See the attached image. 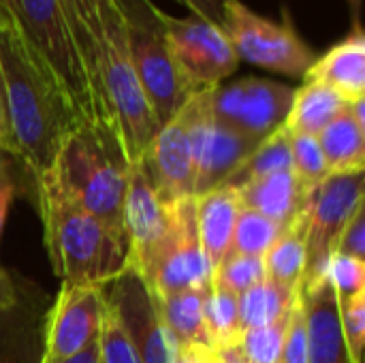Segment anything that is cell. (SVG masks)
<instances>
[{
	"label": "cell",
	"mask_w": 365,
	"mask_h": 363,
	"mask_svg": "<svg viewBox=\"0 0 365 363\" xmlns=\"http://www.w3.org/2000/svg\"><path fill=\"white\" fill-rule=\"evenodd\" d=\"M0 101L6 150L36 175L51 169L64 139L83 126L68 94L17 21L0 24Z\"/></svg>",
	"instance_id": "1"
},
{
	"label": "cell",
	"mask_w": 365,
	"mask_h": 363,
	"mask_svg": "<svg viewBox=\"0 0 365 363\" xmlns=\"http://www.w3.org/2000/svg\"><path fill=\"white\" fill-rule=\"evenodd\" d=\"M45 246L62 285L103 287L128 270V240L79 208L51 169L36 175Z\"/></svg>",
	"instance_id": "2"
},
{
	"label": "cell",
	"mask_w": 365,
	"mask_h": 363,
	"mask_svg": "<svg viewBox=\"0 0 365 363\" xmlns=\"http://www.w3.org/2000/svg\"><path fill=\"white\" fill-rule=\"evenodd\" d=\"M51 171L79 208L126 237L124 195L128 163L118 139L103 135L90 124L77 126L60 145Z\"/></svg>",
	"instance_id": "3"
},
{
	"label": "cell",
	"mask_w": 365,
	"mask_h": 363,
	"mask_svg": "<svg viewBox=\"0 0 365 363\" xmlns=\"http://www.w3.org/2000/svg\"><path fill=\"white\" fill-rule=\"evenodd\" d=\"M115 4L122 15L130 64L158 126H163L195 92L171 56L163 11L150 0H115Z\"/></svg>",
	"instance_id": "4"
},
{
	"label": "cell",
	"mask_w": 365,
	"mask_h": 363,
	"mask_svg": "<svg viewBox=\"0 0 365 363\" xmlns=\"http://www.w3.org/2000/svg\"><path fill=\"white\" fill-rule=\"evenodd\" d=\"M96 41L101 45V75L118 120L122 152L128 165H137L160 126L130 64L124 24L115 0L103 13L101 36Z\"/></svg>",
	"instance_id": "5"
},
{
	"label": "cell",
	"mask_w": 365,
	"mask_h": 363,
	"mask_svg": "<svg viewBox=\"0 0 365 363\" xmlns=\"http://www.w3.org/2000/svg\"><path fill=\"white\" fill-rule=\"evenodd\" d=\"M17 24L68 94L81 124L92 126L90 86L62 0H17Z\"/></svg>",
	"instance_id": "6"
},
{
	"label": "cell",
	"mask_w": 365,
	"mask_h": 363,
	"mask_svg": "<svg viewBox=\"0 0 365 363\" xmlns=\"http://www.w3.org/2000/svg\"><path fill=\"white\" fill-rule=\"evenodd\" d=\"M128 270L141 276L152 297L171 295L212 280V270L199 242L195 197L173 203V218L167 235L150 255Z\"/></svg>",
	"instance_id": "7"
},
{
	"label": "cell",
	"mask_w": 365,
	"mask_h": 363,
	"mask_svg": "<svg viewBox=\"0 0 365 363\" xmlns=\"http://www.w3.org/2000/svg\"><path fill=\"white\" fill-rule=\"evenodd\" d=\"M222 30L240 60L280 75L304 77L317 60L312 47L289 21L261 17L240 0H229Z\"/></svg>",
	"instance_id": "8"
},
{
	"label": "cell",
	"mask_w": 365,
	"mask_h": 363,
	"mask_svg": "<svg viewBox=\"0 0 365 363\" xmlns=\"http://www.w3.org/2000/svg\"><path fill=\"white\" fill-rule=\"evenodd\" d=\"M364 171L329 173L306 199L302 210L306 229V270L302 282L321 278L329 272V259L338 240L364 205Z\"/></svg>",
	"instance_id": "9"
},
{
	"label": "cell",
	"mask_w": 365,
	"mask_h": 363,
	"mask_svg": "<svg viewBox=\"0 0 365 363\" xmlns=\"http://www.w3.org/2000/svg\"><path fill=\"white\" fill-rule=\"evenodd\" d=\"M210 96L212 88L195 92L184 105L195 167V197L222 186L259 145V141L218 124L212 116Z\"/></svg>",
	"instance_id": "10"
},
{
	"label": "cell",
	"mask_w": 365,
	"mask_h": 363,
	"mask_svg": "<svg viewBox=\"0 0 365 363\" xmlns=\"http://www.w3.org/2000/svg\"><path fill=\"white\" fill-rule=\"evenodd\" d=\"M163 26L171 56L192 92L216 88L235 73L240 58L220 26L199 15L171 17L167 13H163Z\"/></svg>",
	"instance_id": "11"
},
{
	"label": "cell",
	"mask_w": 365,
	"mask_h": 363,
	"mask_svg": "<svg viewBox=\"0 0 365 363\" xmlns=\"http://www.w3.org/2000/svg\"><path fill=\"white\" fill-rule=\"evenodd\" d=\"M293 94L291 86L250 75L212 88L210 107L218 124L261 143L284 126Z\"/></svg>",
	"instance_id": "12"
},
{
	"label": "cell",
	"mask_w": 365,
	"mask_h": 363,
	"mask_svg": "<svg viewBox=\"0 0 365 363\" xmlns=\"http://www.w3.org/2000/svg\"><path fill=\"white\" fill-rule=\"evenodd\" d=\"M101 293L115 312L141 363H171L175 349L160 323L156 304L137 272L124 270L103 285Z\"/></svg>",
	"instance_id": "13"
},
{
	"label": "cell",
	"mask_w": 365,
	"mask_h": 363,
	"mask_svg": "<svg viewBox=\"0 0 365 363\" xmlns=\"http://www.w3.org/2000/svg\"><path fill=\"white\" fill-rule=\"evenodd\" d=\"M103 321L101 287L62 285L47 317L45 351L38 363H62L98 342Z\"/></svg>",
	"instance_id": "14"
},
{
	"label": "cell",
	"mask_w": 365,
	"mask_h": 363,
	"mask_svg": "<svg viewBox=\"0 0 365 363\" xmlns=\"http://www.w3.org/2000/svg\"><path fill=\"white\" fill-rule=\"evenodd\" d=\"M139 165L163 201L175 203L195 197V167L186 107L158 128Z\"/></svg>",
	"instance_id": "15"
},
{
	"label": "cell",
	"mask_w": 365,
	"mask_h": 363,
	"mask_svg": "<svg viewBox=\"0 0 365 363\" xmlns=\"http://www.w3.org/2000/svg\"><path fill=\"white\" fill-rule=\"evenodd\" d=\"M173 218V203H167L152 188L141 165H128L124 195V231L128 240V267L150 255L167 235Z\"/></svg>",
	"instance_id": "16"
},
{
	"label": "cell",
	"mask_w": 365,
	"mask_h": 363,
	"mask_svg": "<svg viewBox=\"0 0 365 363\" xmlns=\"http://www.w3.org/2000/svg\"><path fill=\"white\" fill-rule=\"evenodd\" d=\"M299 300L308 327V363H351L329 272L321 278L302 282Z\"/></svg>",
	"instance_id": "17"
},
{
	"label": "cell",
	"mask_w": 365,
	"mask_h": 363,
	"mask_svg": "<svg viewBox=\"0 0 365 363\" xmlns=\"http://www.w3.org/2000/svg\"><path fill=\"white\" fill-rule=\"evenodd\" d=\"M304 79L331 88L349 103L365 98L364 30L355 26V30L346 39L336 43L327 53L312 62Z\"/></svg>",
	"instance_id": "18"
},
{
	"label": "cell",
	"mask_w": 365,
	"mask_h": 363,
	"mask_svg": "<svg viewBox=\"0 0 365 363\" xmlns=\"http://www.w3.org/2000/svg\"><path fill=\"white\" fill-rule=\"evenodd\" d=\"M240 205L282 227H291L306 205V195L293 171H278L235 188Z\"/></svg>",
	"instance_id": "19"
},
{
	"label": "cell",
	"mask_w": 365,
	"mask_h": 363,
	"mask_svg": "<svg viewBox=\"0 0 365 363\" xmlns=\"http://www.w3.org/2000/svg\"><path fill=\"white\" fill-rule=\"evenodd\" d=\"M197 229L203 257L214 272L231 248L233 229L240 212V199L233 186H218L201 197H195Z\"/></svg>",
	"instance_id": "20"
},
{
	"label": "cell",
	"mask_w": 365,
	"mask_h": 363,
	"mask_svg": "<svg viewBox=\"0 0 365 363\" xmlns=\"http://www.w3.org/2000/svg\"><path fill=\"white\" fill-rule=\"evenodd\" d=\"M210 289H212V280L171 295L152 297L173 349L188 351L195 347H210L205 321H203V302Z\"/></svg>",
	"instance_id": "21"
},
{
	"label": "cell",
	"mask_w": 365,
	"mask_h": 363,
	"mask_svg": "<svg viewBox=\"0 0 365 363\" xmlns=\"http://www.w3.org/2000/svg\"><path fill=\"white\" fill-rule=\"evenodd\" d=\"M317 141L329 173L365 169V126L353 118L349 107L317 135Z\"/></svg>",
	"instance_id": "22"
},
{
	"label": "cell",
	"mask_w": 365,
	"mask_h": 363,
	"mask_svg": "<svg viewBox=\"0 0 365 363\" xmlns=\"http://www.w3.org/2000/svg\"><path fill=\"white\" fill-rule=\"evenodd\" d=\"M346 107L349 101H344L331 88L317 81H306L293 94V103L284 120V128L289 133L317 137Z\"/></svg>",
	"instance_id": "23"
},
{
	"label": "cell",
	"mask_w": 365,
	"mask_h": 363,
	"mask_svg": "<svg viewBox=\"0 0 365 363\" xmlns=\"http://www.w3.org/2000/svg\"><path fill=\"white\" fill-rule=\"evenodd\" d=\"M299 300V289H289L272 280H261L242 295H237L240 325L244 329L265 327L291 315Z\"/></svg>",
	"instance_id": "24"
},
{
	"label": "cell",
	"mask_w": 365,
	"mask_h": 363,
	"mask_svg": "<svg viewBox=\"0 0 365 363\" xmlns=\"http://www.w3.org/2000/svg\"><path fill=\"white\" fill-rule=\"evenodd\" d=\"M304 237H306V229H304V218L299 214L297 220L282 231V235L274 242V246L263 257L267 280L289 289H299L306 270Z\"/></svg>",
	"instance_id": "25"
},
{
	"label": "cell",
	"mask_w": 365,
	"mask_h": 363,
	"mask_svg": "<svg viewBox=\"0 0 365 363\" xmlns=\"http://www.w3.org/2000/svg\"><path fill=\"white\" fill-rule=\"evenodd\" d=\"M278 171H291V135L280 126L274 135L257 145V150L242 163V167L225 182L227 186H242L250 180L265 178Z\"/></svg>",
	"instance_id": "26"
},
{
	"label": "cell",
	"mask_w": 365,
	"mask_h": 363,
	"mask_svg": "<svg viewBox=\"0 0 365 363\" xmlns=\"http://www.w3.org/2000/svg\"><path fill=\"white\" fill-rule=\"evenodd\" d=\"M203 321L212 349L237 347L242 336L237 295L212 285L205 302H203Z\"/></svg>",
	"instance_id": "27"
},
{
	"label": "cell",
	"mask_w": 365,
	"mask_h": 363,
	"mask_svg": "<svg viewBox=\"0 0 365 363\" xmlns=\"http://www.w3.org/2000/svg\"><path fill=\"white\" fill-rule=\"evenodd\" d=\"M284 229L287 227L257 212L240 208L229 252L248 255V257H265V252L274 246V242L282 235Z\"/></svg>",
	"instance_id": "28"
},
{
	"label": "cell",
	"mask_w": 365,
	"mask_h": 363,
	"mask_svg": "<svg viewBox=\"0 0 365 363\" xmlns=\"http://www.w3.org/2000/svg\"><path fill=\"white\" fill-rule=\"evenodd\" d=\"M291 135V171L297 178L304 195L308 197L327 175V163L323 158L317 137L289 133Z\"/></svg>",
	"instance_id": "29"
},
{
	"label": "cell",
	"mask_w": 365,
	"mask_h": 363,
	"mask_svg": "<svg viewBox=\"0 0 365 363\" xmlns=\"http://www.w3.org/2000/svg\"><path fill=\"white\" fill-rule=\"evenodd\" d=\"M265 261L263 257H248L227 252L218 267L212 272V285L222 287L235 295H242L250 287L265 280Z\"/></svg>",
	"instance_id": "30"
},
{
	"label": "cell",
	"mask_w": 365,
	"mask_h": 363,
	"mask_svg": "<svg viewBox=\"0 0 365 363\" xmlns=\"http://www.w3.org/2000/svg\"><path fill=\"white\" fill-rule=\"evenodd\" d=\"M293 312V310H291ZM289 317L265 325V327H255V329H244L240 336L237 347L242 349V353L246 355V359L250 363H278L280 362V353H282V344H284V336H287V327H289Z\"/></svg>",
	"instance_id": "31"
},
{
	"label": "cell",
	"mask_w": 365,
	"mask_h": 363,
	"mask_svg": "<svg viewBox=\"0 0 365 363\" xmlns=\"http://www.w3.org/2000/svg\"><path fill=\"white\" fill-rule=\"evenodd\" d=\"M98 363H141L115 312L107 306L105 300H103V321L98 334Z\"/></svg>",
	"instance_id": "32"
},
{
	"label": "cell",
	"mask_w": 365,
	"mask_h": 363,
	"mask_svg": "<svg viewBox=\"0 0 365 363\" xmlns=\"http://www.w3.org/2000/svg\"><path fill=\"white\" fill-rule=\"evenodd\" d=\"M340 308V327L351 363H361L365 347V293L353 300L338 302Z\"/></svg>",
	"instance_id": "33"
},
{
	"label": "cell",
	"mask_w": 365,
	"mask_h": 363,
	"mask_svg": "<svg viewBox=\"0 0 365 363\" xmlns=\"http://www.w3.org/2000/svg\"><path fill=\"white\" fill-rule=\"evenodd\" d=\"M329 280L334 285L338 302H346L359 293H365V261L346 255H331Z\"/></svg>",
	"instance_id": "34"
},
{
	"label": "cell",
	"mask_w": 365,
	"mask_h": 363,
	"mask_svg": "<svg viewBox=\"0 0 365 363\" xmlns=\"http://www.w3.org/2000/svg\"><path fill=\"white\" fill-rule=\"evenodd\" d=\"M278 363H308V327L302 300H297V304L293 306Z\"/></svg>",
	"instance_id": "35"
},
{
	"label": "cell",
	"mask_w": 365,
	"mask_h": 363,
	"mask_svg": "<svg viewBox=\"0 0 365 363\" xmlns=\"http://www.w3.org/2000/svg\"><path fill=\"white\" fill-rule=\"evenodd\" d=\"M111 2L113 0H62L66 15L90 30L94 39L101 36V19Z\"/></svg>",
	"instance_id": "36"
},
{
	"label": "cell",
	"mask_w": 365,
	"mask_h": 363,
	"mask_svg": "<svg viewBox=\"0 0 365 363\" xmlns=\"http://www.w3.org/2000/svg\"><path fill=\"white\" fill-rule=\"evenodd\" d=\"M334 255H346L365 261V205L353 214V218L344 227Z\"/></svg>",
	"instance_id": "37"
},
{
	"label": "cell",
	"mask_w": 365,
	"mask_h": 363,
	"mask_svg": "<svg viewBox=\"0 0 365 363\" xmlns=\"http://www.w3.org/2000/svg\"><path fill=\"white\" fill-rule=\"evenodd\" d=\"M15 160H17L15 154L0 148V240H2V231H4V223H6L11 203L17 195Z\"/></svg>",
	"instance_id": "38"
},
{
	"label": "cell",
	"mask_w": 365,
	"mask_h": 363,
	"mask_svg": "<svg viewBox=\"0 0 365 363\" xmlns=\"http://www.w3.org/2000/svg\"><path fill=\"white\" fill-rule=\"evenodd\" d=\"M180 4H184L190 15H199L216 26H225V13H227V4L229 0H178Z\"/></svg>",
	"instance_id": "39"
},
{
	"label": "cell",
	"mask_w": 365,
	"mask_h": 363,
	"mask_svg": "<svg viewBox=\"0 0 365 363\" xmlns=\"http://www.w3.org/2000/svg\"><path fill=\"white\" fill-rule=\"evenodd\" d=\"M15 306V289L6 272L0 267V312H6Z\"/></svg>",
	"instance_id": "40"
},
{
	"label": "cell",
	"mask_w": 365,
	"mask_h": 363,
	"mask_svg": "<svg viewBox=\"0 0 365 363\" xmlns=\"http://www.w3.org/2000/svg\"><path fill=\"white\" fill-rule=\"evenodd\" d=\"M212 351H214V363H250L240 347H225Z\"/></svg>",
	"instance_id": "41"
},
{
	"label": "cell",
	"mask_w": 365,
	"mask_h": 363,
	"mask_svg": "<svg viewBox=\"0 0 365 363\" xmlns=\"http://www.w3.org/2000/svg\"><path fill=\"white\" fill-rule=\"evenodd\" d=\"M182 353L186 355V363H214V351L210 347H195Z\"/></svg>",
	"instance_id": "42"
},
{
	"label": "cell",
	"mask_w": 365,
	"mask_h": 363,
	"mask_svg": "<svg viewBox=\"0 0 365 363\" xmlns=\"http://www.w3.org/2000/svg\"><path fill=\"white\" fill-rule=\"evenodd\" d=\"M17 21V0H0V24Z\"/></svg>",
	"instance_id": "43"
},
{
	"label": "cell",
	"mask_w": 365,
	"mask_h": 363,
	"mask_svg": "<svg viewBox=\"0 0 365 363\" xmlns=\"http://www.w3.org/2000/svg\"><path fill=\"white\" fill-rule=\"evenodd\" d=\"M62 363H98V342L92 344L90 349H86L83 353H79V355H75V357H71V359Z\"/></svg>",
	"instance_id": "44"
},
{
	"label": "cell",
	"mask_w": 365,
	"mask_h": 363,
	"mask_svg": "<svg viewBox=\"0 0 365 363\" xmlns=\"http://www.w3.org/2000/svg\"><path fill=\"white\" fill-rule=\"evenodd\" d=\"M41 362V359H38ZM34 362V363H38ZM0 363H32L28 359V355H19V353H2L0 355Z\"/></svg>",
	"instance_id": "45"
},
{
	"label": "cell",
	"mask_w": 365,
	"mask_h": 363,
	"mask_svg": "<svg viewBox=\"0 0 365 363\" xmlns=\"http://www.w3.org/2000/svg\"><path fill=\"white\" fill-rule=\"evenodd\" d=\"M0 148L6 150V124H4V111H2V101H0Z\"/></svg>",
	"instance_id": "46"
},
{
	"label": "cell",
	"mask_w": 365,
	"mask_h": 363,
	"mask_svg": "<svg viewBox=\"0 0 365 363\" xmlns=\"http://www.w3.org/2000/svg\"><path fill=\"white\" fill-rule=\"evenodd\" d=\"M171 363H186V355L180 351V349H175V353H173V359Z\"/></svg>",
	"instance_id": "47"
}]
</instances>
